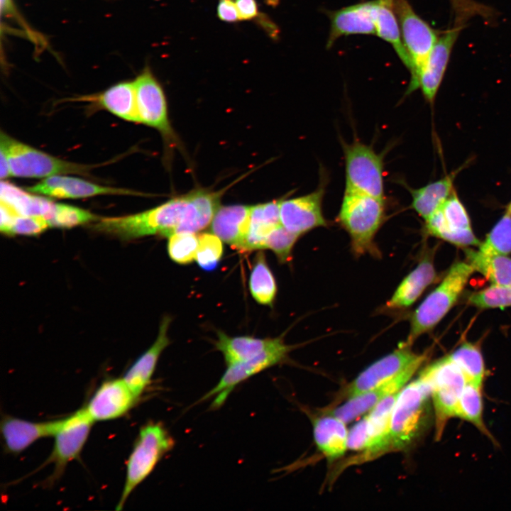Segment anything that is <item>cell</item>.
Masks as SVG:
<instances>
[{
    "label": "cell",
    "mask_w": 511,
    "mask_h": 511,
    "mask_svg": "<svg viewBox=\"0 0 511 511\" xmlns=\"http://www.w3.org/2000/svg\"><path fill=\"white\" fill-rule=\"evenodd\" d=\"M222 191L198 189L188 193V203L175 233H197L212 221L220 207Z\"/></svg>",
    "instance_id": "24"
},
{
    "label": "cell",
    "mask_w": 511,
    "mask_h": 511,
    "mask_svg": "<svg viewBox=\"0 0 511 511\" xmlns=\"http://www.w3.org/2000/svg\"><path fill=\"white\" fill-rule=\"evenodd\" d=\"M341 143L345 160V191L385 198L384 154L357 138Z\"/></svg>",
    "instance_id": "9"
},
{
    "label": "cell",
    "mask_w": 511,
    "mask_h": 511,
    "mask_svg": "<svg viewBox=\"0 0 511 511\" xmlns=\"http://www.w3.org/2000/svg\"><path fill=\"white\" fill-rule=\"evenodd\" d=\"M461 28L456 26L439 35L419 77L418 89L429 102L435 99Z\"/></svg>",
    "instance_id": "20"
},
{
    "label": "cell",
    "mask_w": 511,
    "mask_h": 511,
    "mask_svg": "<svg viewBox=\"0 0 511 511\" xmlns=\"http://www.w3.org/2000/svg\"><path fill=\"white\" fill-rule=\"evenodd\" d=\"M449 356L461 370L467 382L483 385L485 365L481 352L477 346L466 342Z\"/></svg>",
    "instance_id": "37"
},
{
    "label": "cell",
    "mask_w": 511,
    "mask_h": 511,
    "mask_svg": "<svg viewBox=\"0 0 511 511\" xmlns=\"http://www.w3.org/2000/svg\"><path fill=\"white\" fill-rule=\"evenodd\" d=\"M279 337L258 339L252 336H229L218 332L216 348L224 358L226 366L251 359L274 345Z\"/></svg>",
    "instance_id": "29"
},
{
    "label": "cell",
    "mask_w": 511,
    "mask_h": 511,
    "mask_svg": "<svg viewBox=\"0 0 511 511\" xmlns=\"http://www.w3.org/2000/svg\"><path fill=\"white\" fill-rule=\"evenodd\" d=\"M429 388L419 378L407 383L393 408L390 450H403L420 436L427 420Z\"/></svg>",
    "instance_id": "5"
},
{
    "label": "cell",
    "mask_w": 511,
    "mask_h": 511,
    "mask_svg": "<svg viewBox=\"0 0 511 511\" xmlns=\"http://www.w3.org/2000/svg\"><path fill=\"white\" fill-rule=\"evenodd\" d=\"M141 123L158 130L167 138L173 137L162 87L145 68L133 81Z\"/></svg>",
    "instance_id": "14"
},
{
    "label": "cell",
    "mask_w": 511,
    "mask_h": 511,
    "mask_svg": "<svg viewBox=\"0 0 511 511\" xmlns=\"http://www.w3.org/2000/svg\"><path fill=\"white\" fill-rule=\"evenodd\" d=\"M31 193L56 198H86L102 194L137 195L128 189L106 187L84 180L61 175L45 177L39 183L26 188Z\"/></svg>",
    "instance_id": "17"
},
{
    "label": "cell",
    "mask_w": 511,
    "mask_h": 511,
    "mask_svg": "<svg viewBox=\"0 0 511 511\" xmlns=\"http://www.w3.org/2000/svg\"><path fill=\"white\" fill-rule=\"evenodd\" d=\"M326 182L323 175L312 192L282 200L280 220L284 227L300 236L314 229L327 226L322 211Z\"/></svg>",
    "instance_id": "13"
},
{
    "label": "cell",
    "mask_w": 511,
    "mask_h": 511,
    "mask_svg": "<svg viewBox=\"0 0 511 511\" xmlns=\"http://www.w3.org/2000/svg\"><path fill=\"white\" fill-rule=\"evenodd\" d=\"M436 272L430 258L425 256L400 283L386 306L400 309L412 305L434 280Z\"/></svg>",
    "instance_id": "26"
},
{
    "label": "cell",
    "mask_w": 511,
    "mask_h": 511,
    "mask_svg": "<svg viewBox=\"0 0 511 511\" xmlns=\"http://www.w3.org/2000/svg\"><path fill=\"white\" fill-rule=\"evenodd\" d=\"M376 34L392 46L404 65L410 70V61L404 46L400 25L392 0H379L375 16Z\"/></svg>",
    "instance_id": "33"
},
{
    "label": "cell",
    "mask_w": 511,
    "mask_h": 511,
    "mask_svg": "<svg viewBox=\"0 0 511 511\" xmlns=\"http://www.w3.org/2000/svg\"><path fill=\"white\" fill-rule=\"evenodd\" d=\"M187 203L188 193L136 214L99 218L94 227L123 239L155 234L169 237L182 220Z\"/></svg>",
    "instance_id": "2"
},
{
    "label": "cell",
    "mask_w": 511,
    "mask_h": 511,
    "mask_svg": "<svg viewBox=\"0 0 511 511\" xmlns=\"http://www.w3.org/2000/svg\"><path fill=\"white\" fill-rule=\"evenodd\" d=\"M0 201L13 208L19 215L50 216L55 203L46 198L28 193L18 186L1 181Z\"/></svg>",
    "instance_id": "31"
},
{
    "label": "cell",
    "mask_w": 511,
    "mask_h": 511,
    "mask_svg": "<svg viewBox=\"0 0 511 511\" xmlns=\"http://www.w3.org/2000/svg\"><path fill=\"white\" fill-rule=\"evenodd\" d=\"M0 148L5 150L11 175L15 177L45 178L62 174L89 175L92 167L91 165L55 158L20 142L2 131Z\"/></svg>",
    "instance_id": "8"
},
{
    "label": "cell",
    "mask_w": 511,
    "mask_h": 511,
    "mask_svg": "<svg viewBox=\"0 0 511 511\" xmlns=\"http://www.w3.org/2000/svg\"><path fill=\"white\" fill-rule=\"evenodd\" d=\"M426 353L412 351L411 345L402 342L392 352L378 359L363 370L346 388L347 399L363 393L414 366H422Z\"/></svg>",
    "instance_id": "12"
},
{
    "label": "cell",
    "mask_w": 511,
    "mask_h": 511,
    "mask_svg": "<svg viewBox=\"0 0 511 511\" xmlns=\"http://www.w3.org/2000/svg\"><path fill=\"white\" fill-rule=\"evenodd\" d=\"M99 219V217L87 210L69 204L55 203L53 211L47 220L50 227L72 228L97 221Z\"/></svg>",
    "instance_id": "39"
},
{
    "label": "cell",
    "mask_w": 511,
    "mask_h": 511,
    "mask_svg": "<svg viewBox=\"0 0 511 511\" xmlns=\"http://www.w3.org/2000/svg\"><path fill=\"white\" fill-rule=\"evenodd\" d=\"M421 366H414L390 380L356 396L334 410L329 411L344 422L349 423L369 412L385 397L400 391L412 378Z\"/></svg>",
    "instance_id": "18"
},
{
    "label": "cell",
    "mask_w": 511,
    "mask_h": 511,
    "mask_svg": "<svg viewBox=\"0 0 511 511\" xmlns=\"http://www.w3.org/2000/svg\"><path fill=\"white\" fill-rule=\"evenodd\" d=\"M170 258L179 264H189L195 260L199 238L193 233H175L168 237Z\"/></svg>",
    "instance_id": "41"
},
{
    "label": "cell",
    "mask_w": 511,
    "mask_h": 511,
    "mask_svg": "<svg viewBox=\"0 0 511 511\" xmlns=\"http://www.w3.org/2000/svg\"><path fill=\"white\" fill-rule=\"evenodd\" d=\"M468 263L493 285H511V258L505 255L487 254L480 251H466Z\"/></svg>",
    "instance_id": "34"
},
{
    "label": "cell",
    "mask_w": 511,
    "mask_h": 511,
    "mask_svg": "<svg viewBox=\"0 0 511 511\" xmlns=\"http://www.w3.org/2000/svg\"><path fill=\"white\" fill-rule=\"evenodd\" d=\"M49 227L48 220L42 216L19 215L14 219L6 234L34 236Z\"/></svg>",
    "instance_id": "44"
},
{
    "label": "cell",
    "mask_w": 511,
    "mask_h": 511,
    "mask_svg": "<svg viewBox=\"0 0 511 511\" xmlns=\"http://www.w3.org/2000/svg\"><path fill=\"white\" fill-rule=\"evenodd\" d=\"M252 206L229 205L220 207L211 221L213 233L232 248L241 251L246 241Z\"/></svg>",
    "instance_id": "22"
},
{
    "label": "cell",
    "mask_w": 511,
    "mask_h": 511,
    "mask_svg": "<svg viewBox=\"0 0 511 511\" xmlns=\"http://www.w3.org/2000/svg\"><path fill=\"white\" fill-rule=\"evenodd\" d=\"M249 290L257 302L272 306L277 293V285L265 254L261 251L256 254L254 259L249 278Z\"/></svg>",
    "instance_id": "35"
},
{
    "label": "cell",
    "mask_w": 511,
    "mask_h": 511,
    "mask_svg": "<svg viewBox=\"0 0 511 511\" xmlns=\"http://www.w3.org/2000/svg\"><path fill=\"white\" fill-rule=\"evenodd\" d=\"M218 17L223 21L233 23L239 20L238 13L233 0H220L217 6Z\"/></svg>",
    "instance_id": "47"
},
{
    "label": "cell",
    "mask_w": 511,
    "mask_h": 511,
    "mask_svg": "<svg viewBox=\"0 0 511 511\" xmlns=\"http://www.w3.org/2000/svg\"><path fill=\"white\" fill-rule=\"evenodd\" d=\"M392 6L410 61L408 94L418 89L419 77L439 34L416 13L407 0H392Z\"/></svg>",
    "instance_id": "7"
},
{
    "label": "cell",
    "mask_w": 511,
    "mask_h": 511,
    "mask_svg": "<svg viewBox=\"0 0 511 511\" xmlns=\"http://www.w3.org/2000/svg\"><path fill=\"white\" fill-rule=\"evenodd\" d=\"M368 446L367 417L365 415L348 431L347 447L355 451H366Z\"/></svg>",
    "instance_id": "46"
},
{
    "label": "cell",
    "mask_w": 511,
    "mask_h": 511,
    "mask_svg": "<svg viewBox=\"0 0 511 511\" xmlns=\"http://www.w3.org/2000/svg\"><path fill=\"white\" fill-rule=\"evenodd\" d=\"M282 199H276L252 206L248 234L241 251L251 252L264 249L267 236L282 224L280 204Z\"/></svg>",
    "instance_id": "27"
},
{
    "label": "cell",
    "mask_w": 511,
    "mask_h": 511,
    "mask_svg": "<svg viewBox=\"0 0 511 511\" xmlns=\"http://www.w3.org/2000/svg\"><path fill=\"white\" fill-rule=\"evenodd\" d=\"M198 238L195 260L202 270L212 271L219 265L223 255L221 240L213 233H201Z\"/></svg>",
    "instance_id": "40"
},
{
    "label": "cell",
    "mask_w": 511,
    "mask_h": 511,
    "mask_svg": "<svg viewBox=\"0 0 511 511\" xmlns=\"http://www.w3.org/2000/svg\"><path fill=\"white\" fill-rule=\"evenodd\" d=\"M399 392L385 397L368 412V446L364 460L390 449L392 412Z\"/></svg>",
    "instance_id": "23"
},
{
    "label": "cell",
    "mask_w": 511,
    "mask_h": 511,
    "mask_svg": "<svg viewBox=\"0 0 511 511\" xmlns=\"http://www.w3.org/2000/svg\"><path fill=\"white\" fill-rule=\"evenodd\" d=\"M479 251L487 254L511 253V214L507 211L491 230Z\"/></svg>",
    "instance_id": "38"
},
{
    "label": "cell",
    "mask_w": 511,
    "mask_h": 511,
    "mask_svg": "<svg viewBox=\"0 0 511 511\" xmlns=\"http://www.w3.org/2000/svg\"><path fill=\"white\" fill-rule=\"evenodd\" d=\"M454 174L418 189L408 188L412 209L425 221L437 211L453 192Z\"/></svg>",
    "instance_id": "32"
},
{
    "label": "cell",
    "mask_w": 511,
    "mask_h": 511,
    "mask_svg": "<svg viewBox=\"0 0 511 511\" xmlns=\"http://www.w3.org/2000/svg\"><path fill=\"white\" fill-rule=\"evenodd\" d=\"M0 177L1 180L12 177L8 156L5 150L0 148Z\"/></svg>",
    "instance_id": "49"
},
{
    "label": "cell",
    "mask_w": 511,
    "mask_h": 511,
    "mask_svg": "<svg viewBox=\"0 0 511 511\" xmlns=\"http://www.w3.org/2000/svg\"><path fill=\"white\" fill-rule=\"evenodd\" d=\"M507 209H511V203H510V205L508 206V208H507Z\"/></svg>",
    "instance_id": "50"
},
{
    "label": "cell",
    "mask_w": 511,
    "mask_h": 511,
    "mask_svg": "<svg viewBox=\"0 0 511 511\" xmlns=\"http://www.w3.org/2000/svg\"><path fill=\"white\" fill-rule=\"evenodd\" d=\"M346 424L329 412L313 419L315 444L329 461L341 457L348 449Z\"/></svg>",
    "instance_id": "25"
},
{
    "label": "cell",
    "mask_w": 511,
    "mask_h": 511,
    "mask_svg": "<svg viewBox=\"0 0 511 511\" xmlns=\"http://www.w3.org/2000/svg\"><path fill=\"white\" fill-rule=\"evenodd\" d=\"M298 238V235L292 233L281 224L267 236L264 249L271 250L280 263H285L291 260L292 251Z\"/></svg>",
    "instance_id": "42"
},
{
    "label": "cell",
    "mask_w": 511,
    "mask_h": 511,
    "mask_svg": "<svg viewBox=\"0 0 511 511\" xmlns=\"http://www.w3.org/2000/svg\"><path fill=\"white\" fill-rule=\"evenodd\" d=\"M426 229L440 238L448 232L471 229L466 211L454 192L426 221Z\"/></svg>",
    "instance_id": "30"
},
{
    "label": "cell",
    "mask_w": 511,
    "mask_h": 511,
    "mask_svg": "<svg viewBox=\"0 0 511 511\" xmlns=\"http://www.w3.org/2000/svg\"><path fill=\"white\" fill-rule=\"evenodd\" d=\"M113 114L128 121L141 123L136 104L134 82H122L95 97H86Z\"/></svg>",
    "instance_id": "28"
},
{
    "label": "cell",
    "mask_w": 511,
    "mask_h": 511,
    "mask_svg": "<svg viewBox=\"0 0 511 511\" xmlns=\"http://www.w3.org/2000/svg\"><path fill=\"white\" fill-rule=\"evenodd\" d=\"M62 422L61 419L48 422H31L4 415L0 429L4 449L11 454H19L37 440L54 436Z\"/></svg>",
    "instance_id": "19"
},
{
    "label": "cell",
    "mask_w": 511,
    "mask_h": 511,
    "mask_svg": "<svg viewBox=\"0 0 511 511\" xmlns=\"http://www.w3.org/2000/svg\"><path fill=\"white\" fill-rule=\"evenodd\" d=\"M94 422L84 407L62 419L54 435L53 450L45 462L54 465L48 483L51 485L60 478L67 463L79 457Z\"/></svg>",
    "instance_id": "11"
},
{
    "label": "cell",
    "mask_w": 511,
    "mask_h": 511,
    "mask_svg": "<svg viewBox=\"0 0 511 511\" xmlns=\"http://www.w3.org/2000/svg\"><path fill=\"white\" fill-rule=\"evenodd\" d=\"M419 378L430 389L436 418V437L439 438L447 421L456 417V407L467 380L449 356L427 366Z\"/></svg>",
    "instance_id": "6"
},
{
    "label": "cell",
    "mask_w": 511,
    "mask_h": 511,
    "mask_svg": "<svg viewBox=\"0 0 511 511\" xmlns=\"http://www.w3.org/2000/svg\"><path fill=\"white\" fill-rule=\"evenodd\" d=\"M138 399L125 380L115 378L103 382L84 407L95 421H106L125 414Z\"/></svg>",
    "instance_id": "15"
},
{
    "label": "cell",
    "mask_w": 511,
    "mask_h": 511,
    "mask_svg": "<svg viewBox=\"0 0 511 511\" xmlns=\"http://www.w3.org/2000/svg\"><path fill=\"white\" fill-rule=\"evenodd\" d=\"M468 302L480 308H504L511 306V285H493L473 294Z\"/></svg>",
    "instance_id": "43"
},
{
    "label": "cell",
    "mask_w": 511,
    "mask_h": 511,
    "mask_svg": "<svg viewBox=\"0 0 511 511\" xmlns=\"http://www.w3.org/2000/svg\"><path fill=\"white\" fill-rule=\"evenodd\" d=\"M292 349V346L287 345L282 337H279L274 345L258 356L228 366L218 383L199 402L212 399L211 410L219 409L238 385L265 369L283 362Z\"/></svg>",
    "instance_id": "10"
},
{
    "label": "cell",
    "mask_w": 511,
    "mask_h": 511,
    "mask_svg": "<svg viewBox=\"0 0 511 511\" xmlns=\"http://www.w3.org/2000/svg\"><path fill=\"white\" fill-rule=\"evenodd\" d=\"M474 269L469 263L458 262L449 270L434 289L413 313L406 343L412 345L420 335L432 329L457 300Z\"/></svg>",
    "instance_id": "4"
},
{
    "label": "cell",
    "mask_w": 511,
    "mask_h": 511,
    "mask_svg": "<svg viewBox=\"0 0 511 511\" xmlns=\"http://www.w3.org/2000/svg\"><path fill=\"white\" fill-rule=\"evenodd\" d=\"M483 385L467 382L461 394L456 417L471 423L484 434L489 435L483 422Z\"/></svg>",
    "instance_id": "36"
},
{
    "label": "cell",
    "mask_w": 511,
    "mask_h": 511,
    "mask_svg": "<svg viewBox=\"0 0 511 511\" xmlns=\"http://www.w3.org/2000/svg\"><path fill=\"white\" fill-rule=\"evenodd\" d=\"M379 0L361 2L336 11L328 12L330 30L326 48L344 35H375V16Z\"/></svg>",
    "instance_id": "16"
},
{
    "label": "cell",
    "mask_w": 511,
    "mask_h": 511,
    "mask_svg": "<svg viewBox=\"0 0 511 511\" xmlns=\"http://www.w3.org/2000/svg\"><path fill=\"white\" fill-rule=\"evenodd\" d=\"M239 20H249L258 14V5L256 0H236Z\"/></svg>",
    "instance_id": "48"
},
{
    "label": "cell",
    "mask_w": 511,
    "mask_h": 511,
    "mask_svg": "<svg viewBox=\"0 0 511 511\" xmlns=\"http://www.w3.org/2000/svg\"><path fill=\"white\" fill-rule=\"evenodd\" d=\"M454 12L456 26H462L470 18L480 15L488 17L491 11L474 0H449Z\"/></svg>",
    "instance_id": "45"
},
{
    "label": "cell",
    "mask_w": 511,
    "mask_h": 511,
    "mask_svg": "<svg viewBox=\"0 0 511 511\" xmlns=\"http://www.w3.org/2000/svg\"><path fill=\"white\" fill-rule=\"evenodd\" d=\"M170 322L169 317L163 319L155 342L133 363L123 376V379L138 399L150 385L160 356L170 344L167 336Z\"/></svg>",
    "instance_id": "21"
},
{
    "label": "cell",
    "mask_w": 511,
    "mask_h": 511,
    "mask_svg": "<svg viewBox=\"0 0 511 511\" xmlns=\"http://www.w3.org/2000/svg\"><path fill=\"white\" fill-rule=\"evenodd\" d=\"M385 217V198L344 191L336 220L348 233L355 255L379 256L374 238Z\"/></svg>",
    "instance_id": "1"
},
{
    "label": "cell",
    "mask_w": 511,
    "mask_h": 511,
    "mask_svg": "<svg viewBox=\"0 0 511 511\" xmlns=\"http://www.w3.org/2000/svg\"><path fill=\"white\" fill-rule=\"evenodd\" d=\"M175 446L163 424L150 422L140 428L126 462L124 486L116 510H122L128 498Z\"/></svg>",
    "instance_id": "3"
}]
</instances>
